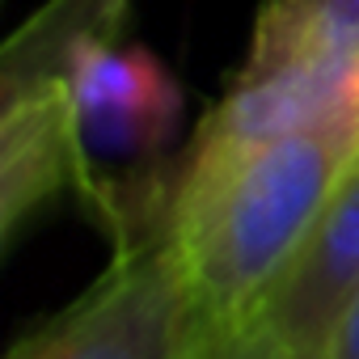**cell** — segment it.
<instances>
[{"label":"cell","mask_w":359,"mask_h":359,"mask_svg":"<svg viewBox=\"0 0 359 359\" xmlns=\"http://www.w3.org/2000/svg\"><path fill=\"white\" fill-rule=\"evenodd\" d=\"M355 156L359 106L161 182V229L229 334L283 279Z\"/></svg>","instance_id":"1"},{"label":"cell","mask_w":359,"mask_h":359,"mask_svg":"<svg viewBox=\"0 0 359 359\" xmlns=\"http://www.w3.org/2000/svg\"><path fill=\"white\" fill-rule=\"evenodd\" d=\"M229 330L199 300L165 229L114 250L110 271L9 359H212Z\"/></svg>","instance_id":"2"},{"label":"cell","mask_w":359,"mask_h":359,"mask_svg":"<svg viewBox=\"0 0 359 359\" xmlns=\"http://www.w3.org/2000/svg\"><path fill=\"white\" fill-rule=\"evenodd\" d=\"M64 89L81 148L76 191L89 203L102 191V169L161 152L182 114V93L173 76L148 51L123 43H97L81 51Z\"/></svg>","instance_id":"3"},{"label":"cell","mask_w":359,"mask_h":359,"mask_svg":"<svg viewBox=\"0 0 359 359\" xmlns=\"http://www.w3.org/2000/svg\"><path fill=\"white\" fill-rule=\"evenodd\" d=\"M359 287V156L342 173L338 191L304 237L300 254L271 287L262 309L241 325L271 334L287 346L325 351L334 321Z\"/></svg>","instance_id":"4"},{"label":"cell","mask_w":359,"mask_h":359,"mask_svg":"<svg viewBox=\"0 0 359 359\" xmlns=\"http://www.w3.org/2000/svg\"><path fill=\"white\" fill-rule=\"evenodd\" d=\"M131 0H47L0 51V106L68 97L64 81L81 51L118 43Z\"/></svg>","instance_id":"5"},{"label":"cell","mask_w":359,"mask_h":359,"mask_svg":"<svg viewBox=\"0 0 359 359\" xmlns=\"http://www.w3.org/2000/svg\"><path fill=\"white\" fill-rule=\"evenodd\" d=\"M359 55V0H266L233 81Z\"/></svg>","instance_id":"6"},{"label":"cell","mask_w":359,"mask_h":359,"mask_svg":"<svg viewBox=\"0 0 359 359\" xmlns=\"http://www.w3.org/2000/svg\"><path fill=\"white\" fill-rule=\"evenodd\" d=\"M212 359H325V351H304V346H287L271 334L258 330H233L216 342Z\"/></svg>","instance_id":"7"},{"label":"cell","mask_w":359,"mask_h":359,"mask_svg":"<svg viewBox=\"0 0 359 359\" xmlns=\"http://www.w3.org/2000/svg\"><path fill=\"white\" fill-rule=\"evenodd\" d=\"M325 359H359V287L325 338Z\"/></svg>","instance_id":"8"}]
</instances>
